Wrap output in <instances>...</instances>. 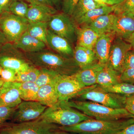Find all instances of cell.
Returning <instances> with one entry per match:
<instances>
[{
	"instance_id": "obj_1",
	"label": "cell",
	"mask_w": 134,
	"mask_h": 134,
	"mask_svg": "<svg viewBox=\"0 0 134 134\" xmlns=\"http://www.w3.org/2000/svg\"><path fill=\"white\" fill-rule=\"evenodd\" d=\"M25 54L34 66L50 70L60 75H74L80 69L74 58H66L47 48L40 52Z\"/></svg>"
},
{
	"instance_id": "obj_2",
	"label": "cell",
	"mask_w": 134,
	"mask_h": 134,
	"mask_svg": "<svg viewBox=\"0 0 134 134\" xmlns=\"http://www.w3.org/2000/svg\"><path fill=\"white\" fill-rule=\"evenodd\" d=\"M133 118L117 120H100L92 119L69 126H60V130L77 134H116L133 124Z\"/></svg>"
},
{
	"instance_id": "obj_3",
	"label": "cell",
	"mask_w": 134,
	"mask_h": 134,
	"mask_svg": "<svg viewBox=\"0 0 134 134\" xmlns=\"http://www.w3.org/2000/svg\"><path fill=\"white\" fill-rule=\"evenodd\" d=\"M67 102L70 106L94 119L114 121L132 118L134 116L125 108H110L89 100L75 99Z\"/></svg>"
},
{
	"instance_id": "obj_4",
	"label": "cell",
	"mask_w": 134,
	"mask_h": 134,
	"mask_svg": "<svg viewBox=\"0 0 134 134\" xmlns=\"http://www.w3.org/2000/svg\"><path fill=\"white\" fill-rule=\"evenodd\" d=\"M40 117L62 126H73L93 119L72 108L64 101H59L54 105L47 107Z\"/></svg>"
},
{
	"instance_id": "obj_5",
	"label": "cell",
	"mask_w": 134,
	"mask_h": 134,
	"mask_svg": "<svg viewBox=\"0 0 134 134\" xmlns=\"http://www.w3.org/2000/svg\"><path fill=\"white\" fill-rule=\"evenodd\" d=\"M59 127L39 117L31 121L6 123L0 127V134H60Z\"/></svg>"
},
{
	"instance_id": "obj_6",
	"label": "cell",
	"mask_w": 134,
	"mask_h": 134,
	"mask_svg": "<svg viewBox=\"0 0 134 134\" xmlns=\"http://www.w3.org/2000/svg\"><path fill=\"white\" fill-rule=\"evenodd\" d=\"M126 96L103 91L97 85L86 87L81 91L75 99L92 101L114 108H125Z\"/></svg>"
},
{
	"instance_id": "obj_7",
	"label": "cell",
	"mask_w": 134,
	"mask_h": 134,
	"mask_svg": "<svg viewBox=\"0 0 134 134\" xmlns=\"http://www.w3.org/2000/svg\"><path fill=\"white\" fill-rule=\"evenodd\" d=\"M30 23L26 18L9 12L0 14V30L9 43L16 41L26 31Z\"/></svg>"
},
{
	"instance_id": "obj_8",
	"label": "cell",
	"mask_w": 134,
	"mask_h": 134,
	"mask_svg": "<svg viewBox=\"0 0 134 134\" xmlns=\"http://www.w3.org/2000/svg\"><path fill=\"white\" fill-rule=\"evenodd\" d=\"M31 65L25 53L17 48L14 43L8 42L0 50V66L2 68L11 69L18 72Z\"/></svg>"
},
{
	"instance_id": "obj_9",
	"label": "cell",
	"mask_w": 134,
	"mask_h": 134,
	"mask_svg": "<svg viewBox=\"0 0 134 134\" xmlns=\"http://www.w3.org/2000/svg\"><path fill=\"white\" fill-rule=\"evenodd\" d=\"M77 25L71 17L63 12L53 15L48 22V29L68 40L72 44L76 42Z\"/></svg>"
},
{
	"instance_id": "obj_10",
	"label": "cell",
	"mask_w": 134,
	"mask_h": 134,
	"mask_svg": "<svg viewBox=\"0 0 134 134\" xmlns=\"http://www.w3.org/2000/svg\"><path fill=\"white\" fill-rule=\"evenodd\" d=\"M132 49V46L130 43L115 36L111 44L108 62L106 65L121 74L124 70L127 53Z\"/></svg>"
},
{
	"instance_id": "obj_11",
	"label": "cell",
	"mask_w": 134,
	"mask_h": 134,
	"mask_svg": "<svg viewBox=\"0 0 134 134\" xmlns=\"http://www.w3.org/2000/svg\"><path fill=\"white\" fill-rule=\"evenodd\" d=\"M47 107L37 101L24 100L16 107L11 120L16 123L34 120L38 119Z\"/></svg>"
},
{
	"instance_id": "obj_12",
	"label": "cell",
	"mask_w": 134,
	"mask_h": 134,
	"mask_svg": "<svg viewBox=\"0 0 134 134\" xmlns=\"http://www.w3.org/2000/svg\"><path fill=\"white\" fill-rule=\"evenodd\" d=\"M59 101L68 102L75 97L85 86L71 76L59 75L55 83Z\"/></svg>"
},
{
	"instance_id": "obj_13",
	"label": "cell",
	"mask_w": 134,
	"mask_h": 134,
	"mask_svg": "<svg viewBox=\"0 0 134 134\" xmlns=\"http://www.w3.org/2000/svg\"><path fill=\"white\" fill-rule=\"evenodd\" d=\"M21 82H5L0 91V107L14 108L21 103L19 88Z\"/></svg>"
},
{
	"instance_id": "obj_14",
	"label": "cell",
	"mask_w": 134,
	"mask_h": 134,
	"mask_svg": "<svg viewBox=\"0 0 134 134\" xmlns=\"http://www.w3.org/2000/svg\"><path fill=\"white\" fill-rule=\"evenodd\" d=\"M47 45L60 55L66 58H74V49L72 44L49 29L47 35Z\"/></svg>"
},
{
	"instance_id": "obj_15",
	"label": "cell",
	"mask_w": 134,
	"mask_h": 134,
	"mask_svg": "<svg viewBox=\"0 0 134 134\" xmlns=\"http://www.w3.org/2000/svg\"><path fill=\"white\" fill-rule=\"evenodd\" d=\"M115 37V34L113 32L104 34L99 37L93 49L99 63L102 65L107 63L110 47Z\"/></svg>"
},
{
	"instance_id": "obj_16",
	"label": "cell",
	"mask_w": 134,
	"mask_h": 134,
	"mask_svg": "<svg viewBox=\"0 0 134 134\" xmlns=\"http://www.w3.org/2000/svg\"><path fill=\"white\" fill-rule=\"evenodd\" d=\"M29 5L26 18L30 23H48L52 16L58 13L57 9L50 6Z\"/></svg>"
},
{
	"instance_id": "obj_17",
	"label": "cell",
	"mask_w": 134,
	"mask_h": 134,
	"mask_svg": "<svg viewBox=\"0 0 134 134\" xmlns=\"http://www.w3.org/2000/svg\"><path fill=\"white\" fill-rule=\"evenodd\" d=\"M112 32L115 37L126 41L134 34V17L116 16Z\"/></svg>"
},
{
	"instance_id": "obj_18",
	"label": "cell",
	"mask_w": 134,
	"mask_h": 134,
	"mask_svg": "<svg viewBox=\"0 0 134 134\" xmlns=\"http://www.w3.org/2000/svg\"><path fill=\"white\" fill-rule=\"evenodd\" d=\"M14 44L24 53L37 52L47 48L45 43L32 37L26 31Z\"/></svg>"
},
{
	"instance_id": "obj_19",
	"label": "cell",
	"mask_w": 134,
	"mask_h": 134,
	"mask_svg": "<svg viewBox=\"0 0 134 134\" xmlns=\"http://www.w3.org/2000/svg\"><path fill=\"white\" fill-rule=\"evenodd\" d=\"M105 65L97 63L88 67L80 69L72 76L83 85L89 87L97 84V76Z\"/></svg>"
},
{
	"instance_id": "obj_20",
	"label": "cell",
	"mask_w": 134,
	"mask_h": 134,
	"mask_svg": "<svg viewBox=\"0 0 134 134\" xmlns=\"http://www.w3.org/2000/svg\"><path fill=\"white\" fill-rule=\"evenodd\" d=\"M73 58L80 69L98 63L93 50L81 46L76 45L75 47Z\"/></svg>"
},
{
	"instance_id": "obj_21",
	"label": "cell",
	"mask_w": 134,
	"mask_h": 134,
	"mask_svg": "<svg viewBox=\"0 0 134 134\" xmlns=\"http://www.w3.org/2000/svg\"><path fill=\"white\" fill-rule=\"evenodd\" d=\"M76 45L93 50L99 36L93 30L86 26H77Z\"/></svg>"
},
{
	"instance_id": "obj_22",
	"label": "cell",
	"mask_w": 134,
	"mask_h": 134,
	"mask_svg": "<svg viewBox=\"0 0 134 134\" xmlns=\"http://www.w3.org/2000/svg\"><path fill=\"white\" fill-rule=\"evenodd\" d=\"M116 15L114 14L104 15L99 17L90 24L86 25L93 30L99 36L112 32Z\"/></svg>"
},
{
	"instance_id": "obj_23",
	"label": "cell",
	"mask_w": 134,
	"mask_h": 134,
	"mask_svg": "<svg viewBox=\"0 0 134 134\" xmlns=\"http://www.w3.org/2000/svg\"><path fill=\"white\" fill-rule=\"evenodd\" d=\"M120 74L106 65L99 72L97 76V85L103 88H107L121 82Z\"/></svg>"
},
{
	"instance_id": "obj_24",
	"label": "cell",
	"mask_w": 134,
	"mask_h": 134,
	"mask_svg": "<svg viewBox=\"0 0 134 134\" xmlns=\"http://www.w3.org/2000/svg\"><path fill=\"white\" fill-rule=\"evenodd\" d=\"M55 83L49 84L40 87L37 101L48 107H51L57 104L59 100Z\"/></svg>"
},
{
	"instance_id": "obj_25",
	"label": "cell",
	"mask_w": 134,
	"mask_h": 134,
	"mask_svg": "<svg viewBox=\"0 0 134 134\" xmlns=\"http://www.w3.org/2000/svg\"><path fill=\"white\" fill-rule=\"evenodd\" d=\"M113 10V6L109 5L93 9L85 13L76 24L77 26H86L93 21L99 17L111 14Z\"/></svg>"
},
{
	"instance_id": "obj_26",
	"label": "cell",
	"mask_w": 134,
	"mask_h": 134,
	"mask_svg": "<svg viewBox=\"0 0 134 134\" xmlns=\"http://www.w3.org/2000/svg\"><path fill=\"white\" fill-rule=\"evenodd\" d=\"M48 29V23H30L26 31L32 37L47 45V35Z\"/></svg>"
},
{
	"instance_id": "obj_27",
	"label": "cell",
	"mask_w": 134,
	"mask_h": 134,
	"mask_svg": "<svg viewBox=\"0 0 134 134\" xmlns=\"http://www.w3.org/2000/svg\"><path fill=\"white\" fill-rule=\"evenodd\" d=\"M39 89V87L35 82H21L19 90L20 98L25 101H37Z\"/></svg>"
},
{
	"instance_id": "obj_28",
	"label": "cell",
	"mask_w": 134,
	"mask_h": 134,
	"mask_svg": "<svg viewBox=\"0 0 134 134\" xmlns=\"http://www.w3.org/2000/svg\"><path fill=\"white\" fill-rule=\"evenodd\" d=\"M39 73V69L32 64L25 69L17 72L16 82H35Z\"/></svg>"
},
{
	"instance_id": "obj_29",
	"label": "cell",
	"mask_w": 134,
	"mask_h": 134,
	"mask_svg": "<svg viewBox=\"0 0 134 134\" xmlns=\"http://www.w3.org/2000/svg\"><path fill=\"white\" fill-rule=\"evenodd\" d=\"M98 8L93 0H79L71 17L76 23L89 10Z\"/></svg>"
},
{
	"instance_id": "obj_30",
	"label": "cell",
	"mask_w": 134,
	"mask_h": 134,
	"mask_svg": "<svg viewBox=\"0 0 134 134\" xmlns=\"http://www.w3.org/2000/svg\"><path fill=\"white\" fill-rule=\"evenodd\" d=\"M97 87L103 91L124 96H129L134 94V85L127 83L121 82L107 88H103L97 85Z\"/></svg>"
},
{
	"instance_id": "obj_31",
	"label": "cell",
	"mask_w": 134,
	"mask_h": 134,
	"mask_svg": "<svg viewBox=\"0 0 134 134\" xmlns=\"http://www.w3.org/2000/svg\"><path fill=\"white\" fill-rule=\"evenodd\" d=\"M113 14L115 15H126L134 17V0H124L113 5Z\"/></svg>"
},
{
	"instance_id": "obj_32",
	"label": "cell",
	"mask_w": 134,
	"mask_h": 134,
	"mask_svg": "<svg viewBox=\"0 0 134 134\" xmlns=\"http://www.w3.org/2000/svg\"><path fill=\"white\" fill-rule=\"evenodd\" d=\"M39 69V74L35 82L39 88L49 84L55 83L59 75L50 70Z\"/></svg>"
},
{
	"instance_id": "obj_33",
	"label": "cell",
	"mask_w": 134,
	"mask_h": 134,
	"mask_svg": "<svg viewBox=\"0 0 134 134\" xmlns=\"http://www.w3.org/2000/svg\"><path fill=\"white\" fill-rule=\"evenodd\" d=\"M30 5L24 0H16L9 8V12L17 16L26 18Z\"/></svg>"
},
{
	"instance_id": "obj_34",
	"label": "cell",
	"mask_w": 134,
	"mask_h": 134,
	"mask_svg": "<svg viewBox=\"0 0 134 134\" xmlns=\"http://www.w3.org/2000/svg\"><path fill=\"white\" fill-rule=\"evenodd\" d=\"M79 1V0H60L61 10L63 13L71 16Z\"/></svg>"
},
{
	"instance_id": "obj_35",
	"label": "cell",
	"mask_w": 134,
	"mask_h": 134,
	"mask_svg": "<svg viewBox=\"0 0 134 134\" xmlns=\"http://www.w3.org/2000/svg\"><path fill=\"white\" fill-rule=\"evenodd\" d=\"M16 107L11 108L6 106L0 107V127L6 124L8 120L12 119Z\"/></svg>"
},
{
	"instance_id": "obj_36",
	"label": "cell",
	"mask_w": 134,
	"mask_h": 134,
	"mask_svg": "<svg viewBox=\"0 0 134 134\" xmlns=\"http://www.w3.org/2000/svg\"><path fill=\"white\" fill-rule=\"evenodd\" d=\"M16 74L15 70L4 68H2L0 76L5 82H16Z\"/></svg>"
},
{
	"instance_id": "obj_37",
	"label": "cell",
	"mask_w": 134,
	"mask_h": 134,
	"mask_svg": "<svg viewBox=\"0 0 134 134\" xmlns=\"http://www.w3.org/2000/svg\"><path fill=\"white\" fill-rule=\"evenodd\" d=\"M121 82H126L134 85V68L125 69L120 75Z\"/></svg>"
},
{
	"instance_id": "obj_38",
	"label": "cell",
	"mask_w": 134,
	"mask_h": 134,
	"mask_svg": "<svg viewBox=\"0 0 134 134\" xmlns=\"http://www.w3.org/2000/svg\"><path fill=\"white\" fill-rule=\"evenodd\" d=\"M128 68H134V49L132 48L127 53L124 65V70Z\"/></svg>"
},
{
	"instance_id": "obj_39",
	"label": "cell",
	"mask_w": 134,
	"mask_h": 134,
	"mask_svg": "<svg viewBox=\"0 0 134 134\" xmlns=\"http://www.w3.org/2000/svg\"><path fill=\"white\" fill-rule=\"evenodd\" d=\"M125 108L134 116V94L126 96Z\"/></svg>"
},
{
	"instance_id": "obj_40",
	"label": "cell",
	"mask_w": 134,
	"mask_h": 134,
	"mask_svg": "<svg viewBox=\"0 0 134 134\" xmlns=\"http://www.w3.org/2000/svg\"><path fill=\"white\" fill-rule=\"evenodd\" d=\"M16 0H0V14L5 12H9V8Z\"/></svg>"
},
{
	"instance_id": "obj_41",
	"label": "cell",
	"mask_w": 134,
	"mask_h": 134,
	"mask_svg": "<svg viewBox=\"0 0 134 134\" xmlns=\"http://www.w3.org/2000/svg\"><path fill=\"white\" fill-rule=\"evenodd\" d=\"M24 1L29 3L30 4L29 5H46V6H50V7L54 8L49 0H24Z\"/></svg>"
},
{
	"instance_id": "obj_42",
	"label": "cell",
	"mask_w": 134,
	"mask_h": 134,
	"mask_svg": "<svg viewBox=\"0 0 134 134\" xmlns=\"http://www.w3.org/2000/svg\"><path fill=\"white\" fill-rule=\"evenodd\" d=\"M116 134H134V123L128 126Z\"/></svg>"
},
{
	"instance_id": "obj_43",
	"label": "cell",
	"mask_w": 134,
	"mask_h": 134,
	"mask_svg": "<svg viewBox=\"0 0 134 134\" xmlns=\"http://www.w3.org/2000/svg\"><path fill=\"white\" fill-rule=\"evenodd\" d=\"M8 42L6 37L1 31L0 30V50L2 48L3 46Z\"/></svg>"
},
{
	"instance_id": "obj_44",
	"label": "cell",
	"mask_w": 134,
	"mask_h": 134,
	"mask_svg": "<svg viewBox=\"0 0 134 134\" xmlns=\"http://www.w3.org/2000/svg\"><path fill=\"white\" fill-rule=\"evenodd\" d=\"M52 3L54 7L58 10H61L60 0H49Z\"/></svg>"
},
{
	"instance_id": "obj_45",
	"label": "cell",
	"mask_w": 134,
	"mask_h": 134,
	"mask_svg": "<svg viewBox=\"0 0 134 134\" xmlns=\"http://www.w3.org/2000/svg\"><path fill=\"white\" fill-rule=\"evenodd\" d=\"M124 0H108L107 5L113 6L121 2Z\"/></svg>"
},
{
	"instance_id": "obj_46",
	"label": "cell",
	"mask_w": 134,
	"mask_h": 134,
	"mask_svg": "<svg viewBox=\"0 0 134 134\" xmlns=\"http://www.w3.org/2000/svg\"><path fill=\"white\" fill-rule=\"evenodd\" d=\"M93 1L97 5L98 8L105 7L108 5L103 3L101 0H93Z\"/></svg>"
},
{
	"instance_id": "obj_47",
	"label": "cell",
	"mask_w": 134,
	"mask_h": 134,
	"mask_svg": "<svg viewBox=\"0 0 134 134\" xmlns=\"http://www.w3.org/2000/svg\"><path fill=\"white\" fill-rule=\"evenodd\" d=\"M128 43H130L132 46V48L134 49V35H133L126 41Z\"/></svg>"
},
{
	"instance_id": "obj_48",
	"label": "cell",
	"mask_w": 134,
	"mask_h": 134,
	"mask_svg": "<svg viewBox=\"0 0 134 134\" xmlns=\"http://www.w3.org/2000/svg\"><path fill=\"white\" fill-rule=\"evenodd\" d=\"M5 82V81H3L2 78L0 77V91H1V89L2 88L3 85V84Z\"/></svg>"
},
{
	"instance_id": "obj_49",
	"label": "cell",
	"mask_w": 134,
	"mask_h": 134,
	"mask_svg": "<svg viewBox=\"0 0 134 134\" xmlns=\"http://www.w3.org/2000/svg\"><path fill=\"white\" fill-rule=\"evenodd\" d=\"M60 134H72L71 133H68V132H65V131H62L61 130L60 132Z\"/></svg>"
},
{
	"instance_id": "obj_50",
	"label": "cell",
	"mask_w": 134,
	"mask_h": 134,
	"mask_svg": "<svg viewBox=\"0 0 134 134\" xmlns=\"http://www.w3.org/2000/svg\"><path fill=\"white\" fill-rule=\"evenodd\" d=\"M101 1L103 2V3L107 5V2H108V0H101Z\"/></svg>"
},
{
	"instance_id": "obj_51",
	"label": "cell",
	"mask_w": 134,
	"mask_h": 134,
	"mask_svg": "<svg viewBox=\"0 0 134 134\" xmlns=\"http://www.w3.org/2000/svg\"><path fill=\"white\" fill-rule=\"evenodd\" d=\"M2 68L0 66V75H1V73L2 70Z\"/></svg>"
},
{
	"instance_id": "obj_52",
	"label": "cell",
	"mask_w": 134,
	"mask_h": 134,
	"mask_svg": "<svg viewBox=\"0 0 134 134\" xmlns=\"http://www.w3.org/2000/svg\"><path fill=\"white\" fill-rule=\"evenodd\" d=\"M133 120H134V116L133 117Z\"/></svg>"
},
{
	"instance_id": "obj_53",
	"label": "cell",
	"mask_w": 134,
	"mask_h": 134,
	"mask_svg": "<svg viewBox=\"0 0 134 134\" xmlns=\"http://www.w3.org/2000/svg\"><path fill=\"white\" fill-rule=\"evenodd\" d=\"M133 35H134V34H133Z\"/></svg>"
}]
</instances>
